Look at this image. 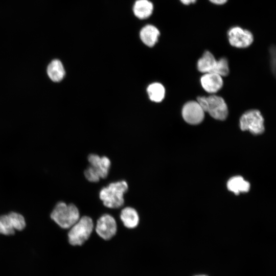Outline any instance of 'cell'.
<instances>
[{
    "mask_svg": "<svg viewBox=\"0 0 276 276\" xmlns=\"http://www.w3.org/2000/svg\"><path fill=\"white\" fill-rule=\"evenodd\" d=\"M128 189V185L125 180L112 182L101 190L99 197L104 206L118 209L124 205L123 195Z\"/></svg>",
    "mask_w": 276,
    "mask_h": 276,
    "instance_id": "obj_1",
    "label": "cell"
},
{
    "mask_svg": "<svg viewBox=\"0 0 276 276\" xmlns=\"http://www.w3.org/2000/svg\"><path fill=\"white\" fill-rule=\"evenodd\" d=\"M51 218L60 227L67 229L78 221L80 214L78 208L74 204L67 205L63 202H59L52 212Z\"/></svg>",
    "mask_w": 276,
    "mask_h": 276,
    "instance_id": "obj_2",
    "label": "cell"
},
{
    "mask_svg": "<svg viewBox=\"0 0 276 276\" xmlns=\"http://www.w3.org/2000/svg\"><path fill=\"white\" fill-rule=\"evenodd\" d=\"M88 161L90 166L84 172L87 180L96 182L100 178L104 179L107 177L110 166V161L108 157L90 154L88 156Z\"/></svg>",
    "mask_w": 276,
    "mask_h": 276,
    "instance_id": "obj_3",
    "label": "cell"
},
{
    "mask_svg": "<svg viewBox=\"0 0 276 276\" xmlns=\"http://www.w3.org/2000/svg\"><path fill=\"white\" fill-rule=\"evenodd\" d=\"M93 228L91 218L85 216L79 218L68 233L69 243L74 246L82 245L89 238Z\"/></svg>",
    "mask_w": 276,
    "mask_h": 276,
    "instance_id": "obj_4",
    "label": "cell"
},
{
    "mask_svg": "<svg viewBox=\"0 0 276 276\" xmlns=\"http://www.w3.org/2000/svg\"><path fill=\"white\" fill-rule=\"evenodd\" d=\"M240 127L242 131H249L255 135L264 131V118L260 111L252 109L244 112L240 119Z\"/></svg>",
    "mask_w": 276,
    "mask_h": 276,
    "instance_id": "obj_5",
    "label": "cell"
},
{
    "mask_svg": "<svg viewBox=\"0 0 276 276\" xmlns=\"http://www.w3.org/2000/svg\"><path fill=\"white\" fill-rule=\"evenodd\" d=\"M227 37L229 44L236 48H246L254 42L252 33L240 26L231 27L227 31Z\"/></svg>",
    "mask_w": 276,
    "mask_h": 276,
    "instance_id": "obj_6",
    "label": "cell"
},
{
    "mask_svg": "<svg viewBox=\"0 0 276 276\" xmlns=\"http://www.w3.org/2000/svg\"><path fill=\"white\" fill-rule=\"evenodd\" d=\"M206 111L214 119L223 121L228 115V108L224 100L221 97L212 95L206 97Z\"/></svg>",
    "mask_w": 276,
    "mask_h": 276,
    "instance_id": "obj_7",
    "label": "cell"
},
{
    "mask_svg": "<svg viewBox=\"0 0 276 276\" xmlns=\"http://www.w3.org/2000/svg\"><path fill=\"white\" fill-rule=\"evenodd\" d=\"M117 230L114 218L109 214H105L97 220L96 231L104 240H108L113 237Z\"/></svg>",
    "mask_w": 276,
    "mask_h": 276,
    "instance_id": "obj_8",
    "label": "cell"
},
{
    "mask_svg": "<svg viewBox=\"0 0 276 276\" xmlns=\"http://www.w3.org/2000/svg\"><path fill=\"white\" fill-rule=\"evenodd\" d=\"M182 116L188 124L197 125L200 123L204 117V111L197 101L186 103L182 109Z\"/></svg>",
    "mask_w": 276,
    "mask_h": 276,
    "instance_id": "obj_9",
    "label": "cell"
},
{
    "mask_svg": "<svg viewBox=\"0 0 276 276\" xmlns=\"http://www.w3.org/2000/svg\"><path fill=\"white\" fill-rule=\"evenodd\" d=\"M200 82L203 88L211 94L219 91L223 83L222 77L214 72L205 73L201 77Z\"/></svg>",
    "mask_w": 276,
    "mask_h": 276,
    "instance_id": "obj_10",
    "label": "cell"
},
{
    "mask_svg": "<svg viewBox=\"0 0 276 276\" xmlns=\"http://www.w3.org/2000/svg\"><path fill=\"white\" fill-rule=\"evenodd\" d=\"M159 35V30L152 25L144 26L140 33L141 40L145 44L150 47L154 46L156 43Z\"/></svg>",
    "mask_w": 276,
    "mask_h": 276,
    "instance_id": "obj_11",
    "label": "cell"
},
{
    "mask_svg": "<svg viewBox=\"0 0 276 276\" xmlns=\"http://www.w3.org/2000/svg\"><path fill=\"white\" fill-rule=\"evenodd\" d=\"M153 11V5L148 0H137L133 7L134 14L141 19L149 17Z\"/></svg>",
    "mask_w": 276,
    "mask_h": 276,
    "instance_id": "obj_12",
    "label": "cell"
},
{
    "mask_svg": "<svg viewBox=\"0 0 276 276\" xmlns=\"http://www.w3.org/2000/svg\"><path fill=\"white\" fill-rule=\"evenodd\" d=\"M216 62L217 60L213 54L209 51H205L198 60V70L204 74L213 72Z\"/></svg>",
    "mask_w": 276,
    "mask_h": 276,
    "instance_id": "obj_13",
    "label": "cell"
},
{
    "mask_svg": "<svg viewBox=\"0 0 276 276\" xmlns=\"http://www.w3.org/2000/svg\"><path fill=\"white\" fill-rule=\"evenodd\" d=\"M120 218L124 226L129 228L135 227L139 222L137 211L131 207H126L122 209Z\"/></svg>",
    "mask_w": 276,
    "mask_h": 276,
    "instance_id": "obj_14",
    "label": "cell"
},
{
    "mask_svg": "<svg viewBox=\"0 0 276 276\" xmlns=\"http://www.w3.org/2000/svg\"><path fill=\"white\" fill-rule=\"evenodd\" d=\"M47 71L49 77L54 82L61 81L65 75L63 65L58 59H54L49 63Z\"/></svg>",
    "mask_w": 276,
    "mask_h": 276,
    "instance_id": "obj_15",
    "label": "cell"
},
{
    "mask_svg": "<svg viewBox=\"0 0 276 276\" xmlns=\"http://www.w3.org/2000/svg\"><path fill=\"white\" fill-rule=\"evenodd\" d=\"M228 189L236 194L247 192L250 189L249 183L240 176L231 178L227 183Z\"/></svg>",
    "mask_w": 276,
    "mask_h": 276,
    "instance_id": "obj_16",
    "label": "cell"
},
{
    "mask_svg": "<svg viewBox=\"0 0 276 276\" xmlns=\"http://www.w3.org/2000/svg\"><path fill=\"white\" fill-rule=\"evenodd\" d=\"M150 99L155 102H161L165 95V89L159 83H153L149 85L147 89Z\"/></svg>",
    "mask_w": 276,
    "mask_h": 276,
    "instance_id": "obj_17",
    "label": "cell"
},
{
    "mask_svg": "<svg viewBox=\"0 0 276 276\" xmlns=\"http://www.w3.org/2000/svg\"><path fill=\"white\" fill-rule=\"evenodd\" d=\"M15 233L13 222L8 215L0 216V234L5 235H13Z\"/></svg>",
    "mask_w": 276,
    "mask_h": 276,
    "instance_id": "obj_18",
    "label": "cell"
},
{
    "mask_svg": "<svg viewBox=\"0 0 276 276\" xmlns=\"http://www.w3.org/2000/svg\"><path fill=\"white\" fill-rule=\"evenodd\" d=\"M220 76H226L229 74V67L227 59L222 57L217 60V62L213 72Z\"/></svg>",
    "mask_w": 276,
    "mask_h": 276,
    "instance_id": "obj_19",
    "label": "cell"
},
{
    "mask_svg": "<svg viewBox=\"0 0 276 276\" xmlns=\"http://www.w3.org/2000/svg\"><path fill=\"white\" fill-rule=\"evenodd\" d=\"M8 215L13 222L15 230L21 231L25 227V220L21 214L15 212H11Z\"/></svg>",
    "mask_w": 276,
    "mask_h": 276,
    "instance_id": "obj_20",
    "label": "cell"
},
{
    "mask_svg": "<svg viewBox=\"0 0 276 276\" xmlns=\"http://www.w3.org/2000/svg\"><path fill=\"white\" fill-rule=\"evenodd\" d=\"M211 4L217 5L222 6L225 4L228 0H208Z\"/></svg>",
    "mask_w": 276,
    "mask_h": 276,
    "instance_id": "obj_21",
    "label": "cell"
},
{
    "mask_svg": "<svg viewBox=\"0 0 276 276\" xmlns=\"http://www.w3.org/2000/svg\"><path fill=\"white\" fill-rule=\"evenodd\" d=\"M197 0H179L180 3L185 6H189L195 4Z\"/></svg>",
    "mask_w": 276,
    "mask_h": 276,
    "instance_id": "obj_22",
    "label": "cell"
},
{
    "mask_svg": "<svg viewBox=\"0 0 276 276\" xmlns=\"http://www.w3.org/2000/svg\"><path fill=\"white\" fill-rule=\"evenodd\" d=\"M195 276H208V275H205V274H200V275H195Z\"/></svg>",
    "mask_w": 276,
    "mask_h": 276,
    "instance_id": "obj_23",
    "label": "cell"
}]
</instances>
